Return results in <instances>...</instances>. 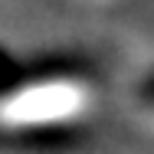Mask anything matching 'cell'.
<instances>
[{
	"instance_id": "7a4b0ae2",
	"label": "cell",
	"mask_w": 154,
	"mask_h": 154,
	"mask_svg": "<svg viewBox=\"0 0 154 154\" xmlns=\"http://www.w3.org/2000/svg\"><path fill=\"white\" fill-rule=\"evenodd\" d=\"M138 98H141L148 108H154V69L141 79V85H138Z\"/></svg>"
},
{
	"instance_id": "6da1fadb",
	"label": "cell",
	"mask_w": 154,
	"mask_h": 154,
	"mask_svg": "<svg viewBox=\"0 0 154 154\" xmlns=\"http://www.w3.org/2000/svg\"><path fill=\"white\" fill-rule=\"evenodd\" d=\"M82 62L75 56H39V59H20L7 46H0V98L43 85V82H62L82 75Z\"/></svg>"
}]
</instances>
